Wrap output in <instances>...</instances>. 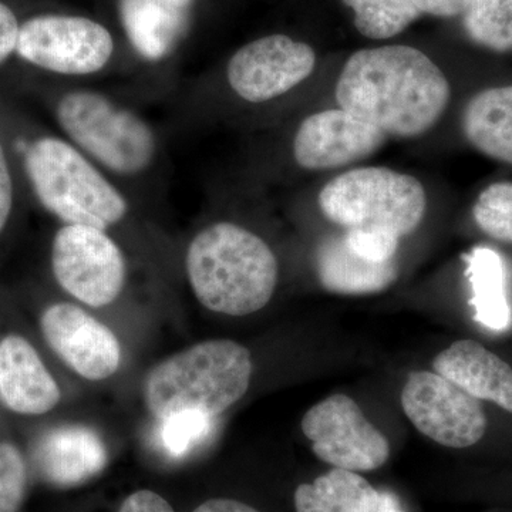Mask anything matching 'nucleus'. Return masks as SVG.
I'll use <instances>...</instances> for the list:
<instances>
[{
	"label": "nucleus",
	"mask_w": 512,
	"mask_h": 512,
	"mask_svg": "<svg viewBox=\"0 0 512 512\" xmlns=\"http://www.w3.org/2000/svg\"><path fill=\"white\" fill-rule=\"evenodd\" d=\"M340 109L382 130L387 138H416L439 123L451 99L446 74L412 46L357 50L336 83Z\"/></svg>",
	"instance_id": "f257e3e1"
},
{
	"label": "nucleus",
	"mask_w": 512,
	"mask_h": 512,
	"mask_svg": "<svg viewBox=\"0 0 512 512\" xmlns=\"http://www.w3.org/2000/svg\"><path fill=\"white\" fill-rule=\"evenodd\" d=\"M185 271L198 302L228 316L261 311L279 278L278 259L265 239L229 221L208 225L191 239Z\"/></svg>",
	"instance_id": "f03ea898"
},
{
	"label": "nucleus",
	"mask_w": 512,
	"mask_h": 512,
	"mask_svg": "<svg viewBox=\"0 0 512 512\" xmlns=\"http://www.w3.org/2000/svg\"><path fill=\"white\" fill-rule=\"evenodd\" d=\"M252 357L234 340L198 343L147 373L144 402L157 420L195 412L217 419L248 392Z\"/></svg>",
	"instance_id": "7ed1b4c3"
},
{
	"label": "nucleus",
	"mask_w": 512,
	"mask_h": 512,
	"mask_svg": "<svg viewBox=\"0 0 512 512\" xmlns=\"http://www.w3.org/2000/svg\"><path fill=\"white\" fill-rule=\"evenodd\" d=\"M25 170L37 201L63 225L109 231L130 212L124 192L66 138L43 136L26 147Z\"/></svg>",
	"instance_id": "20e7f679"
},
{
	"label": "nucleus",
	"mask_w": 512,
	"mask_h": 512,
	"mask_svg": "<svg viewBox=\"0 0 512 512\" xmlns=\"http://www.w3.org/2000/svg\"><path fill=\"white\" fill-rule=\"evenodd\" d=\"M64 138L117 178L148 173L160 153L151 124L107 94L92 89L63 93L55 107Z\"/></svg>",
	"instance_id": "39448f33"
},
{
	"label": "nucleus",
	"mask_w": 512,
	"mask_h": 512,
	"mask_svg": "<svg viewBox=\"0 0 512 512\" xmlns=\"http://www.w3.org/2000/svg\"><path fill=\"white\" fill-rule=\"evenodd\" d=\"M326 220L343 231H379L403 238L416 231L427 210L423 184L392 168L345 171L323 185L318 197Z\"/></svg>",
	"instance_id": "423d86ee"
},
{
	"label": "nucleus",
	"mask_w": 512,
	"mask_h": 512,
	"mask_svg": "<svg viewBox=\"0 0 512 512\" xmlns=\"http://www.w3.org/2000/svg\"><path fill=\"white\" fill-rule=\"evenodd\" d=\"M116 42L109 29L86 16H35L20 25L16 53L37 69L64 77H89L113 60Z\"/></svg>",
	"instance_id": "0eeeda50"
},
{
	"label": "nucleus",
	"mask_w": 512,
	"mask_h": 512,
	"mask_svg": "<svg viewBox=\"0 0 512 512\" xmlns=\"http://www.w3.org/2000/svg\"><path fill=\"white\" fill-rule=\"evenodd\" d=\"M52 271L57 284L92 308L116 302L127 281L126 256L104 229L63 225L52 244Z\"/></svg>",
	"instance_id": "6e6552de"
},
{
	"label": "nucleus",
	"mask_w": 512,
	"mask_h": 512,
	"mask_svg": "<svg viewBox=\"0 0 512 512\" xmlns=\"http://www.w3.org/2000/svg\"><path fill=\"white\" fill-rule=\"evenodd\" d=\"M302 431L316 457L329 466L366 473L389 460V441L346 394H333L311 407Z\"/></svg>",
	"instance_id": "1a4fd4ad"
},
{
	"label": "nucleus",
	"mask_w": 512,
	"mask_h": 512,
	"mask_svg": "<svg viewBox=\"0 0 512 512\" xmlns=\"http://www.w3.org/2000/svg\"><path fill=\"white\" fill-rule=\"evenodd\" d=\"M400 402L413 426L444 447L474 446L487 430L480 400L436 372L410 373Z\"/></svg>",
	"instance_id": "9d476101"
},
{
	"label": "nucleus",
	"mask_w": 512,
	"mask_h": 512,
	"mask_svg": "<svg viewBox=\"0 0 512 512\" xmlns=\"http://www.w3.org/2000/svg\"><path fill=\"white\" fill-rule=\"evenodd\" d=\"M315 66L316 53L308 43L269 35L239 47L227 64V82L239 99L261 104L291 92Z\"/></svg>",
	"instance_id": "9b49d317"
},
{
	"label": "nucleus",
	"mask_w": 512,
	"mask_h": 512,
	"mask_svg": "<svg viewBox=\"0 0 512 512\" xmlns=\"http://www.w3.org/2000/svg\"><path fill=\"white\" fill-rule=\"evenodd\" d=\"M386 141L382 130L338 107L306 117L293 137L292 153L303 170H338L373 156Z\"/></svg>",
	"instance_id": "f8f14e48"
},
{
	"label": "nucleus",
	"mask_w": 512,
	"mask_h": 512,
	"mask_svg": "<svg viewBox=\"0 0 512 512\" xmlns=\"http://www.w3.org/2000/svg\"><path fill=\"white\" fill-rule=\"evenodd\" d=\"M47 345L73 372L93 382L116 375L121 346L113 330L73 303L49 306L40 318Z\"/></svg>",
	"instance_id": "ddd939ff"
},
{
	"label": "nucleus",
	"mask_w": 512,
	"mask_h": 512,
	"mask_svg": "<svg viewBox=\"0 0 512 512\" xmlns=\"http://www.w3.org/2000/svg\"><path fill=\"white\" fill-rule=\"evenodd\" d=\"M0 399L23 416L49 413L62 399L59 384L39 353L19 335L0 340Z\"/></svg>",
	"instance_id": "4468645a"
},
{
	"label": "nucleus",
	"mask_w": 512,
	"mask_h": 512,
	"mask_svg": "<svg viewBox=\"0 0 512 512\" xmlns=\"http://www.w3.org/2000/svg\"><path fill=\"white\" fill-rule=\"evenodd\" d=\"M109 454L99 433L82 424L47 431L35 450L40 476L57 487H76L106 467Z\"/></svg>",
	"instance_id": "2eb2a0df"
},
{
	"label": "nucleus",
	"mask_w": 512,
	"mask_h": 512,
	"mask_svg": "<svg viewBox=\"0 0 512 512\" xmlns=\"http://www.w3.org/2000/svg\"><path fill=\"white\" fill-rule=\"evenodd\" d=\"M434 372L512 414V367L476 340H457L433 362Z\"/></svg>",
	"instance_id": "dca6fc26"
},
{
	"label": "nucleus",
	"mask_w": 512,
	"mask_h": 512,
	"mask_svg": "<svg viewBox=\"0 0 512 512\" xmlns=\"http://www.w3.org/2000/svg\"><path fill=\"white\" fill-rule=\"evenodd\" d=\"M315 265L322 288L336 295H372L386 291L399 278L396 259L369 261L350 249L342 234L320 242Z\"/></svg>",
	"instance_id": "f3484780"
},
{
	"label": "nucleus",
	"mask_w": 512,
	"mask_h": 512,
	"mask_svg": "<svg viewBox=\"0 0 512 512\" xmlns=\"http://www.w3.org/2000/svg\"><path fill=\"white\" fill-rule=\"evenodd\" d=\"M464 136L485 157L512 165V86L474 94L463 111Z\"/></svg>",
	"instance_id": "a211bd4d"
},
{
	"label": "nucleus",
	"mask_w": 512,
	"mask_h": 512,
	"mask_svg": "<svg viewBox=\"0 0 512 512\" xmlns=\"http://www.w3.org/2000/svg\"><path fill=\"white\" fill-rule=\"evenodd\" d=\"M382 494L355 471L335 468L295 490L296 512H377Z\"/></svg>",
	"instance_id": "6ab92c4d"
},
{
	"label": "nucleus",
	"mask_w": 512,
	"mask_h": 512,
	"mask_svg": "<svg viewBox=\"0 0 512 512\" xmlns=\"http://www.w3.org/2000/svg\"><path fill=\"white\" fill-rule=\"evenodd\" d=\"M467 275L473 289L471 305L485 328L504 330L511 320L505 293L503 259L493 249L476 248L467 258Z\"/></svg>",
	"instance_id": "aec40b11"
},
{
	"label": "nucleus",
	"mask_w": 512,
	"mask_h": 512,
	"mask_svg": "<svg viewBox=\"0 0 512 512\" xmlns=\"http://www.w3.org/2000/svg\"><path fill=\"white\" fill-rule=\"evenodd\" d=\"M461 16L468 37L477 45L512 52V0H466Z\"/></svg>",
	"instance_id": "412c9836"
},
{
	"label": "nucleus",
	"mask_w": 512,
	"mask_h": 512,
	"mask_svg": "<svg viewBox=\"0 0 512 512\" xmlns=\"http://www.w3.org/2000/svg\"><path fill=\"white\" fill-rule=\"evenodd\" d=\"M355 13L360 35L372 40H386L400 35L420 18L412 0H342Z\"/></svg>",
	"instance_id": "4be33fe9"
},
{
	"label": "nucleus",
	"mask_w": 512,
	"mask_h": 512,
	"mask_svg": "<svg viewBox=\"0 0 512 512\" xmlns=\"http://www.w3.org/2000/svg\"><path fill=\"white\" fill-rule=\"evenodd\" d=\"M478 228L495 241L512 244V183L488 185L473 207Z\"/></svg>",
	"instance_id": "5701e85b"
},
{
	"label": "nucleus",
	"mask_w": 512,
	"mask_h": 512,
	"mask_svg": "<svg viewBox=\"0 0 512 512\" xmlns=\"http://www.w3.org/2000/svg\"><path fill=\"white\" fill-rule=\"evenodd\" d=\"M214 420L205 414L185 412L161 420V441L168 454L185 456L201 446L214 430Z\"/></svg>",
	"instance_id": "b1692460"
},
{
	"label": "nucleus",
	"mask_w": 512,
	"mask_h": 512,
	"mask_svg": "<svg viewBox=\"0 0 512 512\" xmlns=\"http://www.w3.org/2000/svg\"><path fill=\"white\" fill-rule=\"evenodd\" d=\"M28 470L19 448L0 443V512H18L25 497Z\"/></svg>",
	"instance_id": "393cba45"
},
{
	"label": "nucleus",
	"mask_w": 512,
	"mask_h": 512,
	"mask_svg": "<svg viewBox=\"0 0 512 512\" xmlns=\"http://www.w3.org/2000/svg\"><path fill=\"white\" fill-rule=\"evenodd\" d=\"M343 238L357 255L375 262L394 261L399 249L400 238L379 231H343Z\"/></svg>",
	"instance_id": "a878e982"
},
{
	"label": "nucleus",
	"mask_w": 512,
	"mask_h": 512,
	"mask_svg": "<svg viewBox=\"0 0 512 512\" xmlns=\"http://www.w3.org/2000/svg\"><path fill=\"white\" fill-rule=\"evenodd\" d=\"M13 201H15V188H13L12 171H10L5 147L0 141V234L8 225Z\"/></svg>",
	"instance_id": "bb28decb"
},
{
	"label": "nucleus",
	"mask_w": 512,
	"mask_h": 512,
	"mask_svg": "<svg viewBox=\"0 0 512 512\" xmlns=\"http://www.w3.org/2000/svg\"><path fill=\"white\" fill-rule=\"evenodd\" d=\"M20 25L13 10L0 2V64L5 63L18 46Z\"/></svg>",
	"instance_id": "cd10ccee"
},
{
	"label": "nucleus",
	"mask_w": 512,
	"mask_h": 512,
	"mask_svg": "<svg viewBox=\"0 0 512 512\" xmlns=\"http://www.w3.org/2000/svg\"><path fill=\"white\" fill-rule=\"evenodd\" d=\"M119 512H174L171 504L151 490L136 491L128 495Z\"/></svg>",
	"instance_id": "c85d7f7f"
},
{
	"label": "nucleus",
	"mask_w": 512,
	"mask_h": 512,
	"mask_svg": "<svg viewBox=\"0 0 512 512\" xmlns=\"http://www.w3.org/2000/svg\"><path fill=\"white\" fill-rule=\"evenodd\" d=\"M421 15L453 18L463 13L466 0H412Z\"/></svg>",
	"instance_id": "c756f323"
},
{
	"label": "nucleus",
	"mask_w": 512,
	"mask_h": 512,
	"mask_svg": "<svg viewBox=\"0 0 512 512\" xmlns=\"http://www.w3.org/2000/svg\"><path fill=\"white\" fill-rule=\"evenodd\" d=\"M192 512H259L251 505L229 498H214L198 505Z\"/></svg>",
	"instance_id": "7c9ffc66"
},
{
	"label": "nucleus",
	"mask_w": 512,
	"mask_h": 512,
	"mask_svg": "<svg viewBox=\"0 0 512 512\" xmlns=\"http://www.w3.org/2000/svg\"><path fill=\"white\" fill-rule=\"evenodd\" d=\"M377 512H400L397 510L396 505L393 504V501L390 500V497L382 494V498H380L379 510Z\"/></svg>",
	"instance_id": "2f4dec72"
}]
</instances>
